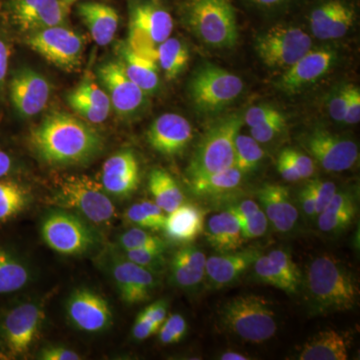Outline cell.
I'll return each mask as SVG.
<instances>
[{
    "label": "cell",
    "mask_w": 360,
    "mask_h": 360,
    "mask_svg": "<svg viewBox=\"0 0 360 360\" xmlns=\"http://www.w3.org/2000/svg\"><path fill=\"white\" fill-rule=\"evenodd\" d=\"M30 143L37 155L52 165L85 162L98 155L103 137L86 123L66 113L45 117L30 135Z\"/></svg>",
    "instance_id": "1"
},
{
    "label": "cell",
    "mask_w": 360,
    "mask_h": 360,
    "mask_svg": "<svg viewBox=\"0 0 360 360\" xmlns=\"http://www.w3.org/2000/svg\"><path fill=\"white\" fill-rule=\"evenodd\" d=\"M302 290L312 314L328 315L354 309L359 302L356 276L330 255L314 258L307 265Z\"/></svg>",
    "instance_id": "2"
},
{
    "label": "cell",
    "mask_w": 360,
    "mask_h": 360,
    "mask_svg": "<svg viewBox=\"0 0 360 360\" xmlns=\"http://www.w3.org/2000/svg\"><path fill=\"white\" fill-rule=\"evenodd\" d=\"M182 16L194 37L207 46L231 49L238 44V20L231 0H186Z\"/></svg>",
    "instance_id": "3"
},
{
    "label": "cell",
    "mask_w": 360,
    "mask_h": 360,
    "mask_svg": "<svg viewBox=\"0 0 360 360\" xmlns=\"http://www.w3.org/2000/svg\"><path fill=\"white\" fill-rule=\"evenodd\" d=\"M220 321L227 330L251 343L269 340L278 329L271 302L257 295H238L225 302Z\"/></svg>",
    "instance_id": "4"
},
{
    "label": "cell",
    "mask_w": 360,
    "mask_h": 360,
    "mask_svg": "<svg viewBox=\"0 0 360 360\" xmlns=\"http://www.w3.org/2000/svg\"><path fill=\"white\" fill-rule=\"evenodd\" d=\"M243 123V115L233 113L221 118L207 130L187 167L189 180L234 167L236 139Z\"/></svg>",
    "instance_id": "5"
},
{
    "label": "cell",
    "mask_w": 360,
    "mask_h": 360,
    "mask_svg": "<svg viewBox=\"0 0 360 360\" xmlns=\"http://www.w3.org/2000/svg\"><path fill=\"white\" fill-rule=\"evenodd\" d=\"M174 25L172 14L156 0L135 4L130 9L127 46L139 56L155 61L158 47L169 39Z\"/></svg>",
    "instance_id": "6"
},
{
    "label": "cell",
    "mask_w": 360,
    "mask_h": 360,
    "mask_svg": "<svg viewBox=\"0 0 360 360\" xmlns=\"http://www.w3.org/2000/svg\"><path fill=\"white\" fill-rule=\"evenodd\" d=\"M54 205L73 210L96 224L115 219L116 208L101 184L85 175H71L61 180Z\"/></svg>",
    "instance_id": "7"
},
{
    "label": "cell",
    "mask_w": 360,
    "mask_h": 360,
    "mask_svg": "<svg viewBox=\"0 0 360 360\" xmlns=\"http://www.w3.org/2000/svg\"><path fill=\"white\" fill-rule=\"evenodd\" d=\"M243 89L245 84L238 75L208 63L194 73L189 84V96L196 110L213 113L236 101Z\"/></svg>",
    "instance_id": "8"
},
{
    "label": "cell",
    "mask_w": 360,
    "mask_h": 360,
    "mask_svg": "<svg viewBox=\"0 0 360 360\" xmlns=\"http://www.w3.org/2000/svg\"><path fill=\"white\" fill-rule=\"evenodd\" d=\"M42 239L63 255H82L98 245V234L84 220L65 210H52L42 219Z\"/></svg>",
    "instance_id": "9"
},
{
    "label": "cell",
    "mask_w": 360,
    "mask_h": 360,
    "mask_svg": "<svg viewBox=\"0 0 360 360\" xmlns=\"http://www.w3.org/2000/svg\"><path fill=\"white\" fill-rule=\"evenodd\" d=\"M312 49L309 33L291 25H277L257 37L255 49L269 68L288 70Z\"/></svg>",
    "instance_id": "10"
},
{
    "label": "cell",
    "mask_w": 360,
    "mask_h": 360,
    "mask_svg": "<svg viewBox=\"0 0 360 360\" xmlns=\"http://www.w3.org/2000/svg\"><path fill=\"white\" fill-rule=\"evenodd\" d=\"M26 42L33 51L60 70L70 72L82 63L85 40L79 33L65 25L32 32Z\"/></svg>",
    "instance_id": "11"
},
{
    "label": "cell",
    "mask_w": 360,
    "mask_h": 360,
    "mask_svg": "<svg viewBox=\"0 0 360 360\" xmlns=\"http://www.w3.org/2000/svg\"><path fill=\"white\" fill-rule=\"evenodd\" d=\"M303 144L309 155L328 172L352 169L359 160L356 142L326 129H314L305 137Z\"/></svg>",
    "instance_id": "12"
},
{
    "label": "cell",
    "mask_w": 360,
    "mask_h": 360,
    "mask_svg": "<svg viewBox=\"0 0 360 360\" xmlns=\"http://www.w3.org/2000/svg\"><path fill=\"white\" fill-rule=\"evenodd\" d=\"M110 252L108 269L120 298L127 304L148 300L158 285L156 274L130 262L120 251Z\"/></svg>",
    "instance_id": "13"
},
{
    "label": "cell",
    "mask_w": 360,
    "mask_h": 360,
    "mask_svg": "<svg viewBox=\"0 0 360 360\" xmlns=\"http://www.w3.org/2000/svg\"><path fill=\"white\" fill-rule=\"evenodd\" d=\"M44 317L42 307L34 302L20 303L6 312L0 324V331L11 354L28 352L39 335Z\"/></svg>",
    "instance_id": "14"
},
{
    "label": "cell",
    "mask_w": 360,
    "mask_h": 360,
    "mask_svg": "<svg viewBox=\"0 0 360 360\" xmlns=\"http://www.w3.org/2000/svg\"><path fill=\"white\" fill-rule=\"evenodd\" d=\"M253 274L259 283L274 286L290 295L302 291L303 274L292 257L283 248H276L260 255L252 265Z\"/></svg>",
    "instance_id": "15"
},
{
    "label": "cell",
    "mask_w": 360,
    "mask_h": 360,
    "mask_svg": "<svg viewBox=\"0 0 360 360\" xmlns=\"http://www.w3.org/2000/svg\"><path fill=\"white\" fill-rule=\"evenodd\" d=\"M65 309L71 324L85 333H101L110 328L112 322L108 302L89 288L73 291L68 297Z\"/></svg>",
    "instance_id": "16"
},
{
    "label": "cell",
    "mask_w": 360,
    "mask_h": 360,
    "mask_svg": "<svg viewBox=\"0 0 360 360\" xmlns=\"http://www.w3.org/2000/svg\"><path fill=\"white\" fill-rule=\"evenodd\" d=\"M70 7L63 0H13L11 13L22 32L32 33L65 25Z\"/></svg>",
    "instance_id": "17"
},
{
    "label": "cell",
    "mask_w": 360,
    "mask_h": 360,
    "mask_svg": "<svg viewBox=\"0 0 360 360\" xmlns=\"http://www.w3.org/2000/svg\"><path fill=\"white\" fill-rule=\"evenodd\" d=\"M98 77L118 115H130L141 108L146 94L127 77L122 61L103 63L98 68Z\"/></svg>",
    "instance_id": "18"
},
{
    "label": "cell",
    "mask_w": 360,
    "mask_h": 360,
    "mask_svg": "<svg viewBox=\"0 0 360 360\" xmlns=\"http://www.w3.org/2000/svg\"><path fill=\"white\" fill-rule=\"evenodd\" d=\"M336 58L333 49H311L285 70L277 85L286 94L300 91L324 77L335 65Z\"/></svg>",
    "instance_id": "19"
},
{
    "label": "cell",
    "mask_w": 360,
    "mask_h": 360,
    "mask_svg": "<svg viewBox=\"0 0 360 360\" xmlns=\"http://www.w3.org/2000/svg\"><path fill=\"white\" fill-rule=\"evenodd\" d=\"M9 94L15 110L23 117H32L44 110L51 96V86L39 73L22 70L13 75Z\"/></svg>",
    "instance_id": "20"
},
{
    "label": "cell",
    "mask_w": 360,
    "mask_h": 360,
    "mask_svg": "<svg viewBox=\"0 0 360 360\" xmlns=\"http://www.w3.org/2000/svg\"><path fill=\"white\" fill-rule=\"evenodd\" d=\"M191 122L176 113H165L156 118L148 131L151 148L163 155H179L193 141Z\"/></svg>",
    "instance_id": "21"
},
{
    "label": "cell",
    "mask_w": 360,
    "mask_h": 360,
    "mask_svg": "<svg viewBox=\"0 0 360 360\" xmlns=\"http://www.w3.org/2000/svg\"><path fill=\"white\" fill-rule=\"evenodd\" d=\"M260 255V250L246 248L208 257L205 267L207 285L213 290H219L236 283L248 269H252Z\"/></svg>",
    "instance_id": "22"
},
{
    "label": "cell",
    "mask_w": 360,
    "mask_h": 360,
    "mask_svg": "<svg viewBox=\"0 0 360 360\" xmlns=\"http://www.w3.org/2000/svg\"><path fill=\"white\" fill-rule=\"evenodd\" d=\"M139 182L141 168L131 150L120 151L103 163L101 186L111 195L129 198L136 191Z\"/></svg>",
    "instance_id": "23"
},
{
    "label": "cell",
    "mask_w": 360,
    "mask_h": 360,
    "mask_svg": "<svg viewBox=\"0 0 360 360\" xmlns=\"http://www.w3.org/2000/svg\"><path fill=\"white\" fill-rule=\"evenodd\" d=\"M355 13L342 0H328L315 7L310 14L312 34L321 40H333L345 37L354 25Z\"/></svg>",
    "instance_id": "24"
},
{
    "label": "cell",
    "mask_w": 360,
    "mask_h": 360,
    "mask_svg": "<svg viewBox=\"0 0 360 360\" xmlns=\"http://www.w3.org/2000/svg\"><path fill=\"white\" fill-rule=\"evenodd\" d=\"M257 196L260 207L276 231L288 233L295 229L300 212L288 187L281 184H264L258 189Z\"/></svg>",
    "instance_id": "25"
},
{
    "label": "cell",
    "mask_w": 360,
    "mask_h": 360,
    "mask_svg": "<svg viewBox=\"0 0 360 360\" xmlns=\"http://www.w3.org/2000/svg\"><path fill=\"white\" fill-rule=\"evenodd\" d=\"M205 253L193 245H186L174 253L169 264L172 283L182 290H194L205 279Z\"/></svg>",
    "instance_id": "26"
},
{
    "label": "cell",
    "mask_w": 360,
    "mask_h": 360,
    "mask_svg": "<svg viewBox=\"0 0 360 360\" xmlns=\"http://www.w3.org/2000/svg\"><path fill=\"white\" fill-rule=\"evenodd\" d=\"M352 340L350 331L326 329L303 345L297 359L347 360Z\"/></svg>",
    "instance_id": "27"
},
{
    "label": "cell",
    "mask_w": 360,
    "mask_h": 360,
    "mask_svg": "<svg viewBox=\"0 0 360 360\" xmlns=\"http://www.w3.org/2000/svg\"><path fill=\"white\" fill-rule=\"evenodd\" d=\"M205 213L198 206L182 203L168 213L165 220V236L177 245H191L205 231Z\"/></svg>",
    "instance_id": "28"
},
{
    "label": "cell",
    "mask_w": 360,
    "mask_h": 360,
    "mask_svg": "<svg viewBox=\"0 0 360 360\" xmlns=\"http://www.w3.org/2000/svg\"><path fill=\"white\" fill-rule=\"evenodd\" d=\"M77 13L97 45L106 46L115 39L120 16L113 7L101 2H82L77 6Z\"/></svg>",
    "instance_id": "29"
},
{
    "label": "cell",
    "mask_w": 360,
    "mask_h": 360,
    "mask_svg": "<svg viewBox=\"0 0 360 360\" xmlns=\"http://www.w3.org/2000/svg\"><path fill=\"white\" fill-rule=\"evenodd\" d=\"M359 212L356 196L349 191H336L333 200L317 215L319 231L324 233L338 234L347 231Z\"/></svg>",
    "instance_id": "30"
},
{
    "label": "cell",
    "mask_w": 360,
    "mask_h": 360,
    "mask_svg": "<svg viewBox=\"0 0 360 360\" xmlns=\"http://www.w3.org/2000/svg\"><path fill=\"white\" fill-rule=\"evenodd\" d=\"M203 232L210 246L220 253L238 250L245 241L238 219L229 210L212 215Z\"/></svg>",
    "instance_id": "31"
},
{
    "label": "cell",
    "mask_w": 360,
    "mask_h": 360,
    "mask_svg": "<svg viewBox=\"0 0 360 360\" xmlns=\"http://www.w3.org/2000/svg\"><path fill=\"white\" fill-rule=\"evenodd\" d=\"M120 58L127 77L144 94H153L158 89L160 66L155 60L139 56L127 45L120 49Z\"/></svg>",
    "instance_id": "32"
},
{
    "label": "cell",
    "mask_w": 360,
    "mask_h": 360,
    "mask_svg": "<svg viewBox=\"0 0 360 360\" xmlns=\"http://www.w3.org/2000/svg\"><path fill=\"white\" fill-rule=\"evenodd\" d=\"M30 278L28 265L13 251L0 246V295L22 290Z\"/></svg>",
    "instance_id": "33"
},
{
    "label": "cell",
    "mask_w": 360,
    "mask_h": 360,
    "mask_svg": "<svg viewBox=\"0 0 360 360\" xmlns=\"http://www.w3.org/2000/svg\"><path fill=\"white\" fill-rule=\"evenodd\" d=\"M148 188L156 205L167 214L184 202V194L179 184L172 175L162 168L151 170Z\"/></svg>",
    "instance_id": "34"
},
{
    "label": "cell",
    "mask_w": 360,
    "mask_h": 360,
    "mask_svg": "<svg viewBox=\"0 0 360 360\" xmlns=\"http://www.w3.org/2000/svg\"><path fill=\"white\" fill-rule=\"evenodd\" d=\"M243 174L236 167L191 180V189L200 196H217L231 193L243 181Z\"/></svg>",
    "instance_id": "35"
},
{
    "label": "cell",
    "mask_w": 360,
    "mask_h": 360,
    "mask_svg": "<svg viewBox=\"0 0 360 360\" xmlns=\"http://www.w3.org/2000/svg\"><path fill=\"white\" fill-rule=\"evenodd\" d=\"M155 61L168 80L175 79L188 65V49L181 40L169 37L158 47Z\"/></svg>",
    "instance_id": "36"
},
{
    "label": "cell",
    "mask_w": 360,
    "mask_h": 360,
    "mask_svg": "<svg viewBox=\"0 0 360 360\" xmlns=\"http://www.w3.org/2000/svg\"><path fill=\"white\" fill-rule=\"evenodd\" d=\"M30 203V193L13 180L0 179V224L18 217Z\"/></svg>",
    "instance_id": "37"
},
{
    "label": "cell",
    "mask_w": 360,
    "mask_h": 360,
    "mask_svg": "<svg viewBox=\"0 0 360 360\" xmlns=\"http://www.w3.org/2000/svg\"><path fill=\"white\" fill-rule=\"evenodd\" d=\"M167 215L155 201L143 200L134 203L125 212V217L137 227L146 231H163Z\"/></svg>",
    "instance_id": "38"
},
{
    "label": "cell",
    "mask_w": 360,
    "mask_h": 360,
    "mask_svg": "<svg viewBox=\"0 0 360 360\" xmlns=\"http://www.w3.org/2000/svg\"><path fill=\"white\" fill-rule=\"evenodd\" d=\"M264 158V151L250 135L240 134L236 139V158L234 167L243 174L257 169Z\"/></svg>",
    "instance_id": "39"
},
{
    "label": "cell",
    "mask_w": 360,
    "mask_h": 360,
    "mask_svg": "<svg viewBox=\"0 0 360 360\" xmlns=\"http://www.w3.org/2000/svg\"><path fill=\"white\" fill-rule=\"evenodd\" d=\"M68 101H82L108 112L111 108L110 99L105 90L92 79H84L80 82V84L68 94Z\"/></svg>",
    "instance_id": "40"
},
{
    "label": "cell",
    "mask_w": 360,
    "mask_h": 360,
    "mask_svg": "<svg viewBox=\"0 0 360 360\" xmlns=\"http://www.w3.org/2000/svg\"><path fill=\"white\" fill-rule=\"evenodd\" d=\"M118 245L122 250L149 248H167V245L162 239L141 227H135L122 233L118 238Z\"/></svg>",
    "instance_id": "41"
},
{
    "label": "cell",
    "mask_w": 360,
    "mask_h": 360,
    "mask_svg": "<svg viewBox=\"0 0 360 360\" xmlns=\"http://www.w3.org/2000/svg\"><path fill=\"white\" fill-rule=\"evenodd\" d=\"M165 250L167 248H149L122 250V252L130 262L141 265L155 274H158L165 269V260H167L165 257Z\"/></svg>",
    "instance_id": "42"
},
{
    "label": "cell",
    "mask_w": 360,
    "mask_h": 360,
    "mask_svg": "<svg viewBox=\"0 0 360 360\" xmlns=\"http://www.w3.org/2000/svg\"><path fill=\"white\" fill-rule=\"evenodd\" d=\"M187 322L181 314H174L167 317L158 329L160 340L163 345L179 343L186 335Z\"/></svg>",
    "instance_id": "43"
},
{
    "label": "cell",
    "mask_w": 360,
    "mask_h": 360,
    "mask_svg": "<svg viewBox=\"0 0 360 360\" xmlns=\"http://www.w3.org/2000/svg\"><path fill=\"white\" fill-rule=\"evenodd\" d=\"M286 127L285 117L283 113L270 118L266 122L260 123L257 127H250V136L253 137L258 143H267L274 141L276 136L283 134Z\"/></svg>",
    "instance_id": "44"
},
{
    "label": "cell",
    "mask_w": 360,
    "mask_h": 360,
    "mask_svg": "<svg viewBox=\"0 0 360 360\" xmlns=\"http://www.w3.org/2000/svg\"><path fill=\"white\" fill-rule=\"evenodd\" d=\"M238 221L245 240L262 238L269 229V219L262 208L245 219H238Z\"/></svg>",
    "instance_id": "45"
},
{
    "label": "cell",
    "mask_w": 360,
    "mask_h": 360,
    "mask_svg": "<svg viewBox=\"0 0 360 360\" xmlns=\"http://www.w3.org/2000/svg\"><path fill=\"white\" fill-rule=\"evenodd\" d=\"M315 202V212L316 217L319 213L323 212L324 208L328 205L330 200L338 191V187L333 182L328 180L314 179L307 182Z\"/></svg>",
    "instance_id": "46"
},
{
    "label": "cell",
    "mask_w": 360,
    "mask_h": 360,
    "mask_svg": "<svg viewBox=\"0 0 360 360\" xmlns=\"http://www.w3.org/2000/svg\"><path fill=\"white\" fill-rule=\"evenodd\" d=\"M281 153L290 161L302 179H309L314 174V160L309 155L292 148L283 149Z\"/></svg>",
    "instance_id": "47"
},
{
    "label": "cell",
    "mask_w": 360,
    "mask_h": 360,
    "mask_svg": "<svg viewBox=\"0 0 360 360\" xmlns=\"http://www.w3.org/2000/svg\"><path fill=\"white\" fill-rule=\"evenodd\" d=\"M350 84L341 87L328 103L329 115L338 122H343L349 99Z\"/></svg>",
    "instance_id": "48"
},
{
    "label": "cell",
    "mask_w": 360,
    "mask_h": 360,
    "mask_svg": "<svg viewBox=\"0 0 360 360\" xmlns=\"http://www.w3.org/2000/svg\"><path fill=\"white\" fill-rule=\"evenodd\" d=\"M281 113V111L270 105L253 106L246 111L245 115H243V122L250 129V127H257L260 123L266 122L270 118L276 117Z\"/></svg>",
    "instance_id": "49"
},
{
    "label": "cell",
    "mask_w": 360,
    "mask_h": 360,
    "mask_svg": "<svg viewBox=\"0 0 360 360\" xmlns=\"http://www.w3.org/2000/svg\"><path fill=\"white\" fill-rule=\"evenodd\" d=\"M68 103L75 112L89 122H103L110 115L108 111L101 110L91 104L82 103V101H68Z\"/></svg>",
    "instance_id": "50"
},
{
    "label": "cell",
    "mask_w": 360,
    "mask_h": 360,
    "mask_svg": "<svg viewBox=\"0 0 360 360\" xmlns=\"http://www.w3.org/2000/svg\"><path fill=\"white\" fill-rule=\"evenodd\" d=\"M158 329L160 328L156 324L141 312L135 319L132 335H134V340L141 341L155 335Z\"/></svg>",
    "instance_id": "51"
},
{
    "label": "cell",
    "mask_w": 360,
    "mask_h": 360,
    "mask_svg": "<svg viewBox=\"0 0 360 360\" xmlns=\"http://www.w3.org/2000/svg\"><path fill=\"white\" fill-rule=\"evenodd\" d=\"M360 122V90L350 84L349 99L343 122L347 124H357Z\"/></svg>",
    "instance_id": "52"
},
{
    "label": "cell",
    "mask_w": 360,
    "mask_h": 360,
    "mask_svg": "<svg viewBox=\"0 0 360 360\" xmlns=\"http://www.w3.org/2000/svg\"><path fill=\"white\" fill-rule=\"evenodd\" d=\"M39 359L44 360H78L82 357L68 347H47L40 352Z\"/></svg>",
    "instance_id": "53"
},
{
    "label": "cell",
    "mask_w": 360,
    "mask_h": 360,
    "mask_svg": "<svg viewBox=\"0 0 360 360\" xmlns=\"http://www.w3.org/2000/svg\"><path fill=\"white\" fill-rule=\"evenodd\" d=\"M167 302L165 300L151 303L146 309L142 310V314L150 319L153 323L160 328L167 317Z\"/></svg>",
    "instance_id": "54"
},
{
    "label": "cell",
    "mask_w": 360,
    "mask_h": 360,
    "mask_svg": "<svg viewBox=\"0 0 360 360\" xmlns=\"http://www.w3.org/2000/svg\"><path fill=\"white\" fill-rule=\"evenodd\" d=\"M276 168L278 174H281V176L283 177L284 180H286V181L297 182L300 181V180H302L300 174L296 172L295 168L291 165L290 161L281 153L278 158H277Z\"/></svg>",
    "instance_id": "55"
},
{
    "label": "cell",
    "mask_w": 360,
    "mask_h": 360,
    "mask_svg": "<svg viewBox=\"0 0 360 360\" xmlns=\"http://www.w3.org/2000/svg\"><path fill=\"white\" fill-rule=\"evenodd\" d=\"M298 203H300L303 214L305 217H310V219L316 217L314 198L309 184H305L302 187V191H300V193H298Z\"/></svg>",
    "instance_id": "56"
},
{
    "label": "cell",
    "mask_w": 360,
    "mask_h": 360,
    "mask_svg": "<svg viewBox=\"0 0 360 360\" xmlns=\"http://www.w3.org/2000/svg\"><path fill=\"white\" fill-rule=\"evenodd\" d=\"M260 208L262 207H260L259 203L257 202V201L245 200L240 201L236 205L231 206L229 210L236 219H243L257 212Z\"/></svg>",
    "instance_id": "57"
},
{
    "label": "cell",
    "mask_w": 360,
    "mask_h": 360,
    "mask_svg": "<svg viewBox=\"0 0 360 360\" xmlns=\"http://www.w3.org/2000/svg\"><path fill=\"white\" fill-rule=\"evenodd\" d=\"M9 63V49L6 42L0 37V89L6 82Z\"/></svg>",
    "instance_id": "58"
},
{
    "label": "cell",
    "mask_w": 360,
    "mask_h": 360,
    "mask_svg": "<svg viewBox=\"0 0 360 360\" xmlns=\"http://www.w3.org/2000/svg\"><path fill=\"white\" fill-rule=\"evenodd\" d=\"M13 158L6 153V151L0 149V179H4L13 169Z\"/></svg>",
    "instance_id": "59"
},
{
    "label": "cell",
    "mask_w": 360,
    "mask_h": 360,
    "mask_svg": "<svg viewBox=\"0 0 360 360\" xmlns=\"http://www.w3.org/2000/svg\"><path fill=\"white\" fill-rule=\"evenodd\" d=\"M219 359L221 360H250L251 357L248 355L240 354L236 352H226L224 354H220Z\"/></svg>",
    "instance_id": "60"
},
{
    "label": "cell",
    "mask_w": 360,
    "mask_h": 360,
    "mask_svg": "<svg viewBox=\"0 0 360 360\" xmlns=\"http://www.w3.org/2000/svg\"><path fill=\"white\" fill-rule=\"evenodd\" d=\"M252 4H257V6L264 7H272L281 6L284 2L288 1V0H250Z\"/></svg>",
    "instance_id": "61"
},
{
    "label": "cell",
    "mask_w": 360,
    "mask_h": 360,
    "mask_svg": "<svg viewBox=\"0 0 360 360\" xmlns=\"http://www.w3.org/2000/svg\"><path fill=\"white\" fill-rule=\"evenodd\" d=\"M63 1L65 2V4H68V6H71L73 4H75V2L79 1V0H63Z\"/></svg>",
    "instance_id": "62"
}]
</instances>
